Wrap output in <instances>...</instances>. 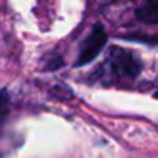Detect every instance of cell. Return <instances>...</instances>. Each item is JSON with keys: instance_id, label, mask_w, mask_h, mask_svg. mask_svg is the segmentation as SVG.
I'll return each instance as SVG.
<instances>
[{"instance_id": "obj_2", "label": "cell", "mask_w": 158, "mask_h": 158, "mask_svg": "<svg viewBox=\"0 0 158 158\" xmlns=\"http://www.w3.org/2000/svg\"><path fill=\"white\" fill-rule=\"evenodd\" d=\"M106 44H107V33L102 28V25L96 23L92 28L90 34L82 42L81 51H79V56L76 59L74 67H82V65L93 62L96 59V56L101 53V50L106 47Z\"/></svg>"}, {"instance_id": "obj_4", "label": "cell", "mask_w": 158, "mask_h": 158, "mask_svg": "<svg viewBox=\"0 0 158 158\" xmlns=\"http://www.w3.org/2000/svg\"><path fill=\"white\" fill-rule=\"evenodd\" d=\"M10 115V93L6 89L0 90V133H2Z\"/></svg>"}, {"instance_id": "obj_3", "label": "cell", "mask_w": 158, "mask_h": 158, "mask_svg": "<svg viewBox=\"0 0 158 158\" xmlns=\"http://www.w3.org/2000/svg\"><path fill=\"white\" fill-rule=\"evenodd\" d=\"M136 17L146 23H152V25L158 23V3L149 2L143 5L141 8L136 10Z\"/></svg>"}, {"instance_id": "obj_6", "label": "cell", "mask_w": 158, "mask_h": 158, "mask_svg": "<svg viewBox=\"0 0 158 158\" xmlns=\"http://www.w3.org/2000/svg\"><path fill=\"white\" fill-rule=\"evenodd\" d=\"M126 39H130V40H136V42H143V44H150V45H155V44H156V37H155V36L132 34V36H127Z\"/></svg>"}, {"instance_id": "obj_5", "label": "cell", "mask_w": 158, "mask_h": 158, "mask_svg": "<svg viewBox=\"0 0 158 158\" xmlns=\"http://www.w3.org/2000/svg\"><path fill=\"white\" fill-rule=\"evenodd\" d=\"M62 65H64V59L57 53H51L45 59V70H48V71H54V70L60 68Z\"/></svg>"}, {"instance_id": "obj_1", "label": "cell", "mask_w": 158, "mask_h": 158, "mask_svg": "<svg viewBox=\"0 0 158 158\" xmlns=\"http://www.w3.org/2000/svg\"><path fill=\"white\" fill-rule=\"evenodd\" d=\"M143 70V64L139 57L129 50L112 47L106 62L101 65L95 76L102 79V82H115V81H133Z\"/></svg>"}]
</instances>
